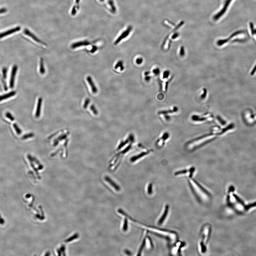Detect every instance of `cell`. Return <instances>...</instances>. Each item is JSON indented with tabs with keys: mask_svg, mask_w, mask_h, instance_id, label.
Listing matches in <instances>:
<instances>
[{
	"mask_svg": "<svg viewBox=\"0 0 256 256\" xmlns=\"http://www.w3.org/2000/svg\"><path fill=\"white\" fill-rule=\"evenodd\" d=\"M189 183L193 192L200 201L204 203L209 201L210 198V194L201 185L194 179L189 181Z\"/></svg>",
	"mask_w": 256,
	"mask_h": 256,
	"instance_id": "cell-1",
	"label": "cell"
},
{
	"mask_svg": "<svg viewBox=\"0 0 256 256\" xmlns=\"http://www.w3.org/2000/svg\"><path fill=\"white\" fill-rule=\"evenodd\" d=\"M211 231L210 225H206L203 227L201 231V240L200 243L201 251L202 252H205L206 251V244L207 243L210 238Z\"/></svg>",
	"mask_w": 256,
	"mask_h": 256,
	"instance_id": "cell-2",
	"label": "cell"
},
{
	"mask_svg": "<svg viewBox=\"0 0 256 256\" xmlns=\"http://www.w3.org/2000/svg\"><path fill=\"white\" fill-rule=\"evenodd\" d=\"M232 1V0H226L225 1L222 9L219 11V12L213 16V19L214 20H218L219 19H220L222 16L226 12L227 10V8L229 7V5H230Z\"/></svg>",
	"mask_w": 256,
	"mask_h": 256,
	"instance_id": "cell-3",
	"label": "cell"
},
{
	"mask_svg": "<svg viewBox=\"0 0 256 256\" xmlns=\"http://www.w3.org/2000/svg\"><path fill=\"white\" fill-rule=\"evenodd\" d=\"M132 28L131 27H128L125 30H123L120 35L116 39V41L115 42V45H116L119 44L122 40L126 38L132 31Z\"/></svg>",
	"mask_w": 256,
	"mask_h": 256,
	"instance_id": "cell-4",
	"label": "cell"
},
{
	"mask_svg": "<svg viewBox=\"0 0 256 256\" xmlns=\"http://www.w3.org/2000/svg\"><path fill=\"white\" fill-rule=\"evenodd\" d=\"M244 33V31H242V30H239V31H238L237 32H235L233 33L229 37V38H227V39H225L223 40H219L217 42V45L218 46H221L223 45H224V44L227 43L230 40L233 38V37H235L236 36L238 35L239 34H240L243 33Z\"/></svg>",
	"mask_w": 256,
	"mask_h": 256,
	"instance_id": "cell-5",
	"label": "cell"
},
{
	"mask_svg": "<svg viewBox=\"0 0 256 256\" xmlns=\"http://www.w3.org/2000/svg\"><path fill=\"white\" fill-rule=\"evenodd\" d=\"M17 70H18V67L16 65H14L12 68L11 76H10V87L11 88H13L14 86L15 80V76H16Z\"/></svg>",
	"mask_w": 256,
	"mask_h": 256,
	"instance_id": "cell-6",
	"label": "cell"
},
{
	"mask_svg": "<svg viewBox=\"0 0 256 256\" xmlns=\"http://www.w3.org/2000/svg\"><path fill=\"white\" fill-rule=\"evenodd\" d=\"M20 29L21 27L19 26H18L12 29L8 30V31H6V32L0 33V39H2V38H4L5 36H7L10 35L11 34L18 32V31H20Z\"/></svg>",
	"mask_w": 256,
	"mask_h": 256,
	"instance_id": "cell-7",
	"label": "cell"
},
{
	"mask_svg": "<svg viewBox=\"0 0 256 256\" xmlns=\"http://www.w3.org/2000/svg\"><path fill=\"white\" fill-rule=\"evenodd\" d=\"M24 33L26 35L28 36H30L31 38H32L35 41L39 43H41L42 45H46V43H44V42H42L39 39H38L35 35H34L33 34L31 33V32L29 31V30H27V29H25L24 30Z\"/></svg>",
	"mask_w": 256,
	"mask_h": 256,
	"instance_id": "cell-8",
	"label": "cell"
},
{
	"mask_svg": "<svg viewBox=\"0 0 256 256\" xmlns=\"http://www.w3.org/2000/svg\"><path fill=\"white\" fill-rule=\"evenodd\" d=\"M169 206L167 205L166 206L165 208L164 211L163 213V215H162V216L160 218L159 220L158 221V224L159 225H161L164 222V221L165 220L166 218V217H167V214H168V212H169Z\"/></svg>",
	"mask_w": 256,
	"mask_h": 256,
	"instance_id": "cell-9",
	"label": "cell"
},
{
	"mask_svg": "<svg viewBox=\"0 0 256 256\" xmlns=\"http://www.w3.org/2000/svg\"><path fill=\"white\" fill-rule=\"evenodd\" d=\"M195 168L194 167H191L190 168L189 170L185 169L183 170H182L179 171H178L176 172L175 173V175H181V174H185L187 173H190V175H189V177H191L192 175H193V173L194 172H195Z\"/></svg>",
	"mask_w": 256,
	"mask_h": 256,
	"instance_id": "cell-10",
	"label": "cell"
},
{
	"mask_svg": "<svg viewBox=\"0 0 256 256\" xmlns=\"http://www.w3.org/2000/svg\"><path fill=\"white\" fill-rule=\"evenodd\" d=\"M87 81L88 83H89L90 87H91L92 92L94 94L97 93V92H98V89H97V87H96L95 84L94 83L92 77L89 76H88L87 78Z\"/></svg>",
	"mask_w": 256,
	"mask_h": 256,
	"instance_id": "cell-11",
	"label": "cell"
},
{
	"mask_svg": "<svg viewBox=\"0 0 256 256\" xmlns=\"http://www.w3.org/2000/svg\"><path fill=\"white\" fill-rule=\"evenodd\" d=\"M105 180L117 191L120 190V187L114 181H113L108 176H106L105 177Z\"/></svg>",
	"mask_w": 256,
	"mask_h": 256,
	"instance_id": "cell-12",
	"label": "cell"
},
{
	"mask_svg": "<svg viewBox=\"0 0 256 256\" xmlns=\"http://www.w3.org/2000/svg\"><path fill=\"white\" fill-rule=\"evenodd\" d=\"M90 44V42L87 41H85L78 42L73 43L72 46H71V47H72V48H76L83 46L89 45Z\"/></svg>",
	"mask_w": 256,
	"mask_h": 256,
	"instance_id": "cell-13",
	"label": "cell"
},
{
	"mask_svg": "<svg viewBox=\"0 0 256 256\" xmlns=\"http://www.w3.org/2000/svg\"><path fill=\"white\" fill-rule=\"evenodd\" d=\"M42 100V99L41 98H39V100H38L37 108H36V112L35 113L36 117L37 118H39L40 115Z\"/></svg>",
	"mask_w": 256,
	"mask_h": 256,
	"instance_id": "cell-14",
	"label": "cell"
},
{
	"mask_svg": "<svg viewBox=\"0 0 256 256\" xmlns=\"http://www.w3.org/2000/svg\"><path fill=\"white\" fill-rule=\"evenodd\" d=\"M149 153H150V152H143L138 155L132 157L130 159V161L132 162H135L136 160H138V159L148 154Z\"/></svg>",
	"mask_w": 256,
	"mask_h": 256,
	"instance_id": "cell-15",
	"label": "cell"
},
{
	"mask_svg": "<svg viewBox=\"0 0 256 256\" xmlns=\"http://www.w3.org/2000/svg\"><path fill=\"white\" fill-rule=\"evenodd\" d=\"M16 92L15 91H12L6 94L0 96V101L5 100L6 99L12 97H13L15 94Z\"/></svg>",
	"mask_w": 256,
	"mask_h": 256,
	"instance_id": "cell-16",
	"label": "cell"
},
{
	"mask_svg": "<svg viewBox=\"0 0 256 256\" xmlns=\"http://www.w3.org/2000/svg\"><path fill=\"white\" fill-rule=\"evenodd\" d=\"M178 108L177 107H174L173 109L170 110H164L160 111L159 112V114L166 115L169 113H172L178 111Z\"/></svg>",
	"mask_w": 256,
	"mask_h": 256,
	"instance_id": "cell-17",
	"label": "cell"
},
{
	"mask_svg": "<svg viewBox=\"0 0 256 256\" xmlns=\"http://www.w3.org/2000/svg\"><path fill=\"white\" fill-rule=\"evenodd\" d=\"M119 68H120L121 71H122L124 70V67L123 66V62L122 61H119L118 62L115 66V69H118Z\"/></svg>",
	"mask_w": 256,
	"mask_h": 256,
	"instance_id": "cell-18",
	"label": "cell"
},
{
	"mask_svg": "<svg viewBox=\"0 0 256 256\" xmlns=\"http://www.w3.org/2000/svg\"><path fill=\"white\" fill-rule=\"evenodd\" d=\"M40 72L42 74H44L45 72V68H44L43 60L42 58L41 59L40 61Z\"/></svg>",
	"mask_w": 256,
	"mask_h": 256,
	"instance_id": "cell-19",
	"label": "cell"
},
{
	"mask_svg": "<svg viewBox=\"0 0 256 256\" xmlns=\"http://www.w3.org/2000/svg\"><path fill=\"white\" fill-rule=\"evenodd\" d=\"M234 127H235V125H234V124H230V125H229V126L226 127V128L223 129L222 131L219 134H222V133L225 132H226V131H228V130H231V129L234 128Z\"/></svg>",
	"mask_w": 256,
	"mask_h": 256,
	"instance_id": "cell-20",
	"label": "cell"
},
{
	"mask_svg": "<svg viewBox=\"0 0 256 256\" xmlns=\"http://www.w3.org/2000/svg\"><path fill=\"white\" fill-rule=\"evenodd\" d=\"M14 129L15 130V131L18 135H20L22 133L21 129H20L18 126V125L16 124H14L13 125Z\"/></svg>",
	"mask_w": 256,
	"mask_h": 256,
	"instance_id": "cell-21",
	"label": "cell"
},
{
	"mask_svg": "<svg viewBox=\"0 0 256 256\" xmlns=\"http://www.w3.org/2000/svg\"><path fill=\"white\" fill-rule=\"evenodd\" d=\"M128 229V220L127 218H126L124 220V225L123 226V230L124 231H126Z\"/></svg>",
	"mask_w": 256,
	"mask_h": 256,
	"instance_id": "cell-22",
	"label": "cell"
},
{
	"mask_svg": "<svg viewBox=\"0 0 256 256\" xmlns=\"http://www.w3.org/2000/svg\"><path fill=\"white\" fill-rule=\"evenodd\" d=\"M129 139H127L126 141H124V142H121L120 144L119 145L118 147V150H120L122 147H123L124 146L126 145L129 142Z\"/></svg>",
	"mask_w": 256,
	"mask_h": 256,
	"instance_id": "cell-23",
	"label": "cell"
},
{
	"mask_svg": "<svg viewBox=\"0 0 256 256\" xmlns=\"http://www.w3.org/2000/svg\"><path fill=\"white\" fill-rule=\"evenodd\" d=\"M34 136V134L33 133H28V134H25L24 136H22L21 139L23 140L29 138L33 137Z\"/></svg>",
	"mask_w": 256,
	"mask_h": 256,
	"instance_id": "cell-24",
	"label": "cell"
},
{
	"mask_svg": "<svg viewBox=\"0 0 256 256\" xmlns=\"http://www.w3.org/2000/svg\"><path fill=\"white\" fill-rule=\"evenodd\" d=\"M6 118L9 119L11 121H13L15 120L13 116L12 115V114L10 112H7L6 113Z\"/></svg>",
	"mask_w": 256,
	"mask_h": 256,
	"instance_id": "cell-25",
	"label": "cell"
},
{
	"mask_svg": "<svg viewBox=\"0 0 256 256\" xmlns=\"http://www.w3.org/2000/svg\"><path fill=\"white\" fill-rule=\"evenodd\" d=\"M203 94L201 95V96H200V98L201 99H204L206 98V96H207V89L206 88H204L203 89Z\"/></svg>",
	"mask_w": 256,
	"mask_h": 256,
	"instance_id": "cell-26",
	"label": "cell"
},
{
	"mask_svg": "<svg viewBox=\"0 0 256 256\" xmlns=\"http://www.w3.org/2000/svg\"><path fill=\"white\" fill-rule=\"evenodd\" d=\"M90 109H91V110L93 112V113L95 115H98V111H97V109H96V107H95V106L93 105H92L91 106V107H90Z\"/></svg>",
	"mask_w": 256,
	"mask_h": 256,
	"instance_id": "cell-27",
	"label": "cell"
},
{
	"mask_svg": "<svg viewBox=\"0 0 256 256\" xmlns=\"http://www.w3.org/2000/svg\"><path fill=\"white\" fill-rule=\"evenodd\" d=\"M146 244V239H144V241H143V243H142V245L140 246V249H139V252H138V254L137 255H140V254H141V252H142V250H143V249H144V246H145V245Z\"/></svg>",
	"mask_w": 256,
	"mask_h": 256,
	"instance_id": "cell-28",
	"label": "cell"
},
{
	"mask_svg": "<svg viewBox=\"0 0 256 256\" xmlns=\"http://www.w3.org/2000/svg\"><path fill=\"white\" fill-rule=\"evenodd\" d=\"M170 72L169 71H165L163 73V78L166 79L167 78L169 77V75H170Z\"/></svg>",
	"mask_w": 256,
	"mask_h": 256,
	"instance_id": "cell-29",
	"label": "cell"
},
{
	"mask_svg": "<svg viewBox=\"0 0 256 256\" xmlns=\"http://www.w3.org/2000/svg\"><path fill=\"white\" fill-rule=\"evenodd\" d=\"M249 26L251 34H252V35H255V29H254V24H253L252 22H250L249 23Z\"/></svg>",
	"mask_w": 256,
	"mask_h": 256,
	"instance_id": "cell-30",
	"label": "cell"
},
{
	"mask_svg": "<svg viewBox=\"0 0 256 256\" xmlns=\"http://www.w3.org/2000/svg\"><path fill=\"white\" fill-rule=\"evenodd\" d=\"M181 57H183L185 54V51L184 48L183 46H181L180 48L179 53Z\"/></svg>",
	"mask_w": 256,
	"mask_h": 256,
	"instance_id": "cell-31",
	"label": "cell"
},
{
	"mask_svg": "<svg viewBox=\"0 0 256 256\" xmlns=\"http://www.w3.org/2000/svg\"><path fill=\"white\" fill-rule=\"evenodd\" d=\"M217 119L223 125H225L226 124V122H225V121L223 120L220 116H217Z\"/></svg>",
	"mask_w": 256,
	"mask_h": 256,
	"instance_id": "cell-32",
	"label": "cell"
},
{
	"mask_svg": "<svg viewBox=\"0 0 256 256\" xmlns=\"http://www.w3.org/2000/svg\"><path fill=\"white\" fill-rule=\"evenodd\" d=\"M147 192L149 195H151L152 193V184H150L148 185Z\"/></svg>",
	"mask_w": 256,
	"mask_h": 256,
	"instance_id": "cell-33",
	"label": "cell"
},
{
	"mask_svg": "<svg viewBox=\"0 0 256 256\" xmlns=\"http://www.w3.org/2000/svg\"><path fill=\"white\" fill-rule=\"evenodd\" d=\"M90 102V99L89 98H87L86 99V100L85 101L84 103V108H86L88 105H89V103Z\"/></svg>",
	"mask_w": 256,
	"mask_h": 256,
	"instance_id": "cell-34",
	"label": "cell"
},
{
	"mask_svg": "<svg viewBox=\"0 0 256 256\" xmlns=\"http://www.w3.org/2000/svg\"><path fill=\"white\" fill-rule=\"evenodd\" d=\"M143 62V59L142 58H138L136 60V64L138 65H141Z\"/></svg>",
	"mask_w": 256,
	"mask_h": 256,
	"instance_id": "cell-35",
	"label": "cell"
},
{
	"mask_svg": "<svg viewBox=\"0 0 256 256\" xmlns=\"http://www.w3.org/2000/svg\"><path fill=\"white\" fill-rule=\"evenodd\" d=\"M153 73L155 75H158L160 73V70L159 68H155V69H154L153 70Z\"/></svg>",
	"mask_w": 256,
	"mask_h": 256,
	"instance_id": "cell-36",
	"label": "cell"
},
{
	"mask_svg": "<svg viewBox=\"0 0 256 256\" xmlns=\"http://www.w3.org/2000/svg\"><path fill=\"white\" fill-rule=\"evenodd\" d=\"M7 69L6 68H4L3 69V77L4 79H6L7 78Z\"/></svg>",
	"mask_w": 256,
	"mask_h": 256,
	"instance_id": "cell-37",
	"label": "cell"
},
{
	"mask_svg": "<svg viewBox=\"0 0 256 256\" xmlns=\"http://www.w3.org/2000/svg\"><path fill=\"white\" fill-rule=\"evenodd\" d=\"M131 145H130L129 146H128L125 149H124V150L121 153H126L129 150L131 149Z\"/></svg>",
	"mask_w": 256,
	"mask_h": 256,
	"instance_id": "cell-38",
	"label": "cell"
},
{
	"mask_svg": "<svg viewBox=\"0 0 256 256\" xmlns=\"http://www.w3.org/2000/svg\"><path fill=\"white\" fill-rule=\"evenodd\" d=\"M7 11V9L6 8H2L0 9V14L4 13Z\"/></svg>",
	"mask_w": 256,
	"mask_h": 256,
	"instance_id": "cell-39",
	"label": "cell"
},
{
	"mask_svg": "<svg viewBox=\"0 0 256 256\" xmlns=\"http://www.w3.org/2000/svg\"><path fill=\"white\" fill-rule=\"evenodd\" d=\"M97 49H98V48H97V47L94 46L92 48V50H91V52L92 53H94L97 50Z\"/></svg>",
	"mask_w": 256,
	"mask_h": 256,
	"instance_id": "cell-40",
	"label": "cell"
},
{
	"mask_svg": "<svg viewBox=\"0 0 256 256\" xmlns=\"http://www.w3.org/2000/svg\"><path fill=\"white\" fill-rule=\"evenodd\" d=\"M256 72V65L255 66H254V68L252 69V71H251V72L250 73L251 75H254V73H255Z\"/></svg>",
	"mask_w": 256,
	"mask_h": 256,
	"instance_id": "cell-41",
	"label": "cell"
},
{
	"mask_svg": "<svg viewBox=\"0 0 256 256\" xmlns=\"http://www.w3.org/2000/svg\"><path fill=\"white\" fill-rule=\"evenodd\" d=\"M151 76H149V75L146 76V77H145V80L146 81H150V80L151 79Z\"/></svg>",
	"mask_w": 256,
	"mask_h": 256,
	"instance_id": "cell-42",
	"label": "cell"
},
{
	"mask_svg": "<svg viewBox=\"0 0 256 256\" xmlns=\"http://www.w3.org/2000/svg\"><path fill=\"white\" fill-rule=\"evenodd\" d=\"M76 8H77L75 7H74L73 8L72 12V15H75V13H76V11H76Z\"/></svg>",
	"mask_w": 256,
	"mask_h": 256,
	"instance_id": "cell-43",
	"label": "cell"
},
{
	"mask_svg": "<svg viewBox=\"0 0 256 256\" xmlns=\"http://www.w3.org/2000/svg\"><path fill=\"white\" fill-rule=\"evenodd\" d=\"M179 36V34L178 33H176L174 34L172 36V39H175L176 38H177Z\"/></svg>",
	"mask_w": 256,
	"mask_h": 256,
	"instance_id": "cell-44",
	"label": "cell"
},
{
	"mask_svg": "<svg viewBox=\"0 0 256 256\" xmlns=\"http://www.w3.org/2000/svg\"><path fill=\"white\" fill-rule=\"evenodd\" d=\"M150 72H149V71H146V72H145L144 73V75H145V76H147V75H149L150 74Z\"/></svg>",
	"mask_w": 256,
	"mask_h": 256,
	"instance_id": "cell-45",
	"label": "cell"
},
{
	"mask_svg": "<svg viewBox=\"0 0 256 256\" xmlns=\"http://www.w3.org/2000/svg\"><path fill=\"white\" fill-rule=\"evenodd\" d=\"M125 252L126 254L128 255H130L131 254V252H130L128 250H126L125 251Z\"/></svg>",
	"mask_w": 256,
	"mask_h": 256,
	"instance_id": "cell-46",
	"label": "cell"
},
{
	"mask_svg": "<svg viewBox=\"0 0 256 256\" xmlns=\"http://www.w3.org/2000/svg\"><path fill=\"white\" fill-rule=\"evenodd\" d=\"M164 117L167 120H169L170 119V118L169 116H167V115H165Z\"/></svg>",
	"mask_w": 256,
	"mask_h": 256,
	"instance_id": "cell-47",
	"label": "cell"
},
{
	"mask_svg": "<svg viewBox=\"0 0 256 256\" xmlns=\"http://www.w3.org/2000/svg\"><path fill=\"white\" fill-rule=\"evenodd\" d=\"M80 1V0H76L75 2H76V4H78Z\"/></svg>",
	"mask_w": 256,
	"mask_h": 256,
	"instance_id": "cell-48",
	"label": "cell"
},
{
	"mask_svg": "<svg viewBox=\"0 0 256 256\" xmlns=\"http://www.w3.org/2000/svg\"><path fill=\"white\" fill-rule=\"evenodd\" d=\"M255 34L256 35V29H255Z\"/></svg>",
	"mask_w": 256,
	"mask_h": 256,
	"instance_id": "cell-49",
	"label": "cell"
},
{
	"mask_svg": "<svg viewBox=\"0 0 256 256\" xmlns=\"http://www.w3.org/2000/svg\"><path fill=\"white\" fill-rule=\"evenodd\" d=\"M255 115H256V114H255Z\"/></svg>",
	"mask_w": 256,
	"mask_h": 256,
	"instance_id": "cell-50",
	"label": "cell"
}]
</instances>
